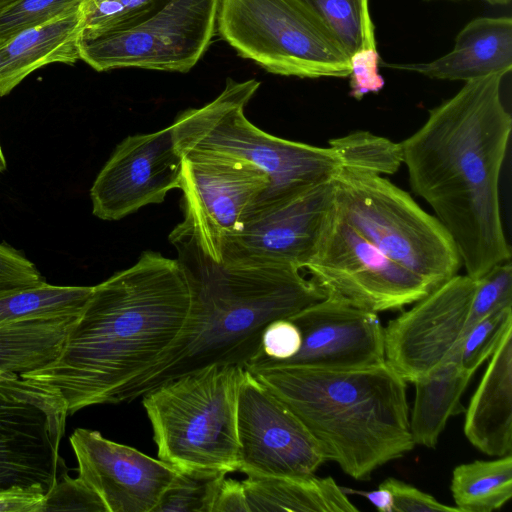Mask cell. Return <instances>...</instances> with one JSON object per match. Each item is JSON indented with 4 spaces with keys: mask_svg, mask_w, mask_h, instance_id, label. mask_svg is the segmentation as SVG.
<instances>
[{
    "mask_svg": "<svg viewBox=\"0 0 512 512\" xmlns=\"http://www.w3.org/2000/svg\"><path fill=\"white\" fill-rule=\"evenodd\" d=\"M302 337L297 325L288 318L267 325L261 340V353L245 368L255 370L277 365L293 357L300 349Z\"/></svg>",
    "mask_w": 512,
    "mask_h": 512,
    "instance_id": "obj_34",
    "label": "cell"
},
{
    "mask_svg": "<svg viewBox=\"0 0 512 512\" xmlns=\"http://www.w3.org/2000/svg\"><path fill=\"white\" fill-rule=\"evenodd\" d=\"M380 485L389 489L393 496V512H460L455 506H448L402 480L390 477Z\"/></svg>",
    "mask_w": 512,
    "mask_h": 512,
    "instance_id": "obj_37",
    "label": "cell"
},
{
    "mask_svg": "<svg viewBox=\"0 0 512 512\" xmlns=\"http://www.w3.org/2000/svg\"><path fill=\"white\" fill-rule=\"evenodd\" d=\"M14 1H16V0H0V10L3 7H5L6 5H8V4H10V3L14 2Z\"/></svg>",
    "mask_w": 512,
    "mask_h": 512,
    "instance_id": "obj_44",
    "label": "cell"
},
{
    "mask_svg": "<svg viewBox=\"0 0 512 512\" xmlns=\"http://www.w3.org/2000/svg\"><path fill=\"white\" fill-rule=\"evenodd\" d=\"M346 494H356L366 498L378 511L393 512V496L389 489L379 485L376 490L362 491L342 487Z\"/></svg>",
    "mask_w": 512,
    "mask_h": 512,
    "instance_id": "obj_41",
    "label": "cell"
},
{
    "mask_svg": "<svg viewBox=\"0 0 512 512\" xmlns=\"http://www.w3.org/2000/svg\"><path fill=\"white\" fill-rule=\"evenodd\" d=\"M169 240L191 287L190 313L175 344L124 392L120 403L208 366L246 368L261 353L262 334L268 324L289 318L326 297L301 270L290 265L213 261L181 223Z\"/></svg>",
    "mask_w": 512,
    "mask_h": 512,
    "instance_id": "obj_3",
    "label": "cell"
},
{
    "mask_svg": "<svg viewBox=\"0 0 512 512\" xmlns=\"http://www.w3.org/2000/svg\"><path fill=\"white\" fill-rule=\"evenodd\" d=\"M473 374L461 367L458 358H452L413 383L415 398L409 426L415 445L436 447L448 419L465 411L461 397Z\"/></svg>",
    "mask_w": 512,
    "mask_h": 512,
    "instance_id": "obj_23",
    "label": "cell"
},
{
    "mask_svg": "<svg viewBox=\"0 0 512 512\" xmlns=\"http://www.w3.org/2000/svg\"><path fill=\"white\" fill-rule=\"evenodd\" d=\"M63 510L107 512L100 498L78 477H70L68 472L61 475L46 494L44 507V512Z\"/></svg>",
    "mask_w": 512,
    "mask_h": 512,
    "instance_id": "obj_35",
    "label": "cell"
},
{
    "mask_svg": "<svg viewBox=\"0 0 512 512\" xmlns=\"http://www.w3.org/2000/svg\"><path fill=\"white\" fill-rule=\"evenodd\" d=\"M182 164L170 125L126 137L91 186L93 215L115 221L144 206L162 203L169 191L180 188Z\"/></svg>",
    "mask_w": 512,
    "mask_h": 512,
    "instance_id": "obj_16",
    "label": "cell"
},
{
    "mask_svg": "<svg viewBox=\"0 0 512 512\" xmlns=\"http://www.w3.org/2000/svg\"><path fill=\"white\" fill-rule=\"evenodd\" d=\"M246 369L212 365L143 394L158 458L178 471H237L238 395Z\"/></svg>",
    "mask_w": 512,
    "mask_h": 512,
    "instance_id": "obj_6",
    "label": "cell"
},
{
    "mask_svg": "<svg viewBox=\"0 0 512 512\" xmlns=\"http://www.w3.org/2000/svg\"><path fill=\"white\" fill-rule=\"evenodd\" d=\"M450 490L460 512H492L512 497V455L456 466Z\"/></svg>",
    "mask_w": 512,
    "mask_h": 512,
    "instance_id": "obj_25",
    "label": "cell"
},
{
    "mask_svg": "<svg viewBox=\"0 0 512 512\" xmlns=\"http://www.w3.org/2000/svg\"><path fill=\"white\" fill-rule=\"evenodd\" d=\"M504 76L493 73L466 81L400 142L412 191L433 209L466 275L475 280L511 260L499 202L512 130L500 95Z\"/></svg>",
    "mask_w": 512,
    "mask_h": 512,
    "instance_id": "obj_2",
    "label": "cell"
},
{
    "mask_svg": "<svg viewBox=\"0 0 512 512\" xmlns=\"http://www.w3.org/2000/svg\"><path fill=\"white\" fill-rule=\"evenodd\" d=\"M464 434L480 452H512V327L503 335L465 409Z\"/></svg>",
    "mask_w": 512,
    "mask_h": 512,
    "instance_id": "obj_21",
    "label": "cell"
},
{
    "mask_svg": "<svg viewBox=\"0 0 512 512\" xmlns=\"http://www.w3.org/2000/svg\"><path fill=\"white\" fill-rule=\"evenodd\" d=\"M340 216L389 259L431 289L457 275V248L440 221L382 175L341 167L335 176Z\"/></svg>",
    "mask_w": 512,
    "mask_h": 512,
    "instance_id": "obj_7",
    "label": "cell"
},
{
    "mask_svg": "<svg viewBox=\"0 0 512 512\" xmlns=\"http://www.w3.org/2000/svg\"><path fill=\"white\" fill-rule=\"evenodd\" d=\"M85 0H16L0 10V43L70 11Z\"/></svg>",
    "mask_w": 512,
    "mask_h": 512,
    "instance_id": "obj_32",
    "label": "cell"
},
{
    "mask_svg": "<svg viewBox=\"0 0 512 512\" xmlns=\"http://www.w3.org/2000/svg\"><path fill=\"white\" fill-rule=\"evenodd\" d=\"M93 286H58L44 280L0 290V325L28 318L78 314Z\"/></svg>",
    "mask_w": 512,
    "mask_h": 512,
    "instance_id": "obj_26",
    "label": "cell"
},
{
    "mask_svg": "<svg viewBox=\"0 0 512 512\" xmlns=\"http://www.w3.org/2000/svg\"><path fill=\"white\" fill-rule=\"evenodd\" d=\"M379 53L376 48L359 50L350 56V96L361 100L368 93H377L385 85L379 74Z\"/></svg>",
    "mask_w": 512,
    "mask_h": 512,
    "instance_id": "obj_36",
    "label": "cell"
},
{
    "mask_svg": "<svg viewBox=\"0 0 512 512\" xmlns=\"http://www.w3.org/2000/svg\"><path fill=\"white\" fill-rule=\"evenodd\" d=\"M242 483L249 512L359 511L330 476H247Z\"/></svg>",
    "mask_w": 512,
    "mask_h": 512,
    "instance_id": "obj_22",
    "label": "cell"
},
{
    "mask_svg": "<svg viewBox=\"0 0 512 512\" xmlns=\"http://www.w3.org/2000/svg\"><path fill=\"white\" fill-rule=\"evenodd\" d=\"M512 327V306L500 308L474 325L464 335L458 361L472 373L496 350L505 332Z\"/></svg>",
    "mask_w": 512,
    "mask_h": 512,
    "instance_id": "obj_30",
    "label": "cell"
},
{
    "mask_svg": "<svg viewBox=\"0 0 512 512\" xmlns=\"http://www.w3.org/2000/svg\"><path fill=\"white\" fill-rule=\"evenodd\" d=\"M41 273L21 252L0 243V290L42 282Z\"/></svg>",
    "mask_w": 512,
    "mask_h": 512,
    "instance_id": "obj_38",
    "label": "cell"
},
{
    "mask_svg": "<svg viewBox=\"0 0 512 512\" xmlns=\"http://www.w3.org/2000/svg\"><path fill=\"white\" fill-rule=\"evenodd\" d=\"M216 27L241 57L270 73L350 74V57L300 0H219Z\"/></svg>",
    "mask_w": 512,
    "mask_h": 512,
    "instance_id": "obj_8",
    "label": "cell"
},
{
    "mask_svg": "<svg viewBox=\"0 0 512 512\" xmlns=\"http://www.w3.org/2000/svg\"><path fill=\"white\" fill-rule=\"evenodd\" d=\"M320 21L343 51L376 48L369 0H300Z\"/></svg>",
    "mask_w": 512,
    "mask_h": 512,
    "instance_id": "obj_27",
    "label": "cell"
},
{
    "mask_svg": "<svg viewBox=\"0 0 512 512\" xmlns=\"http://www.w3.org/2000/svg\"><path fill=\"white\" fill-rule=\"evenodd\" d=\"M506 306H512V265L510 260L496 264L476 279V289L466 332L472 325L490 313Z\"/></svg>",
    "mask_w": 512,
    "mask_h": 512,
    "instance_id": "obj_33",
    "label": "cell"
},
{
    "mask_svg": "<svg viewBox=\"0 0 512 512\" xmlns=\"http://www.w3.org/2000/svg\"><path fill=\"white\" fill-rule=\"evenodd\" d=\"M86 20V0L42 24L0 43V97L35 70L52 63L75 64Z\"/></svg>",
    "mask_w": 512,
    "mask_h": 512,
    "instance_id": "obj_19",
    "label": "cell"
},
{
    "mask_svg": "<svg viewBox=\"0 0 512 512\" xmlns=\"http://www.w3.org/2000/svg\"><path fill=\"white\" fill-rule=\"evenodd\" d=\"M269 186L268 175L248 162L186 153L179 188L183 192L181 224L201 250L220 263L227 243Z\"/></svg>",
    "mask_w": 512,
    "mask_h": 512,
    "instance_id": "obj_12",
    "label": "cell"
},
{
    "mask_svg": "<svg viewBox=\"0 0 512 512\" xmlns=\"http://www.w3.org/2000/svg\"><path fill=\"white\" fill-rule=\"evenodd\" d=\"M163 0H86L82 39L132 24L155 10Z\"/></svg>",
    "mask_w": 512,
    "mask_h": 512,
    "instance_id": "obj_31",
    "label": "cell"
},
{
    "mask_svg": "<svg viewBox=\"0 0 512 512\" xmlns=\"http://www.w3.org/2000/svg\"><path fill=\"white\" fill-rule=\"evenodd\" d=\"M259 86L255 79L227 78L214 100L180 112L170 124L177 150L182 156L210 154L257 166L270 179L259 201L335 178L342 162L334 149L273 136L246 118L245 107Z\"/></svg>",
    "mask_w": 512,
    "mask_h": 512,
    "instance_id": "obj_5",
    "label": "cell"
},
{
    "mask_svg": "<svg viewBox=\"0 0 512 512\" xmlns=\"http://www.w3.org/2000/svg\"><path fill=\"white\" fill-rule=\"evenodd\" d=\"M78 314L28 318L0 325V374H23L53 361Z\"/></svg>",
    "mask_w": 512,
    "mask_h": 512,
    "instance_id": "obj_24",
    "label": "cell"
},
{
    "mask_svg": "<svg viewBox=\"0 0 512 512\" xmlns=\"http://www.w3.org/2000/svg\"><path fill=\"white\" fill-rule=\"evenodd\" d=\"M335 208V178L257 202L227 243L223 259L305 269Z\"/></svg>",
    "mask_w": 512,
    "mask_h": 512,
    "instance_id": "obj_13",
    "label": "cell"
},
{
    "mask_svg": "<svg viewBox=\"0 0 512 512\" xmlns=\"http://www.w3.org/2000/svg\"><path fill=\"white\" fill-rule=\"evenodd\" d=\"M237 437V471L247 476H307L327 461L299 418L248 370L238 395Z\"/></svg>",
    "mask_w": 512,
    "mask_h": 512,
    "instance_id": "obj_15",
    "label": "cell"
},
{
    "mask_svg": "<svg viewBox=\"0 0 512 512\" xmlns=\"http://www.w3.org/2000/svg\"><path fill=\"white\" fill-rule=\"evenodd\" d=\"M441 80L468 81L512 69L511 17H479L457 35L453 49L426 63L386 64Z\"/></svg>",
    "mask_w": 512,
    "mask_h": 512,
    "instance_id": "obj_20",
    "label": "cell"
},
{
    "mask_svg": "<svg viewBox=\"0 0 512 512\" xmlns=\"http://www.w3.org/2000/svg\"><path fill=\"white\" fill-rule=\"evenodd\" d=\"M46 494L39 487L0 489V512H44Z\"/></svg>",
    "mask_w": 512,
    "mask_h": 512,
    "instance_id": "obj_39",
    "label": "cell"
},
{
    "mask_svg": "<svg viewBox=\"0 0 512 512\" xmlns=\"http://www.w3.org/2000/svg\"><path fill=\"white\" fill-rule=\"evenodd\" d=\"M305 269L326 296L375 313L402 309L432 290L366 240L336 207Z\"/></svg>",
    "mask_w": 512,
    "mask_h": 512,
    "instance_id": "obj_10",
    "label": "cell"
},
{
    "mask_svg": "<svg viewBox=\"0 0 512 512\" xmlns=\"http://www.w3.org/2000/svg\"><path fill=\"white\" fill-rule=\"evenodd\" d=\"M191 303L177 259L144 251L131 267L93 286L57 357L19 376L57 395L68 415L118 404L175 344Z\"/></svg>",
    "mask_w": 512,
    "mask_h": 512,
    "instance_id": "obj_1",
    "label": "cell"
},
{
    "mask_svg": "<svg viewBox=\"0 0 512 512\" xmlns=\"http://www.w3.org/2000/svg\"><path fill=\"white\" fill-rule=\"evenodd\" d=\"M5 169H6V160H5L4 154H3L1 146H0V172H3Z\"/></svg>",
    "mask_w": 512,
    "mask_h": 512,
    "instance_id": "obj_42",
    "label": "cell"
},
{
    "mask_svg": "<svg viewBox=\"0 0 512 512\" xmlns=\"http://www.w3.org/2000/svg\"><path fill=\"white\" fill-rule=\"evenodd\" d=\"M227 474L224 470L178 471L154 512H212Z\"/></svg>",
    "mask_w": 512,
    "mask_h": 512,
    "instance_id": "obj_29",
    "label": "cell"
},
{
    "mask_svg": "<svg viewBox=\"0 0 512 512\" xmlns=\"http://www.w3.org/2000/svg\"><path fill=\"white\" fill-rule=\"evenodd\" d=\"M328 144L336 151L344 168L384 176L396 173L403 164L400 142L368 131H354L330 139Z\"/></svg>",
    "mask_w": 512,
    "mask_h": 512,
    "instance_id": "obj_28",
    "label": "cell"
},
{
    "mask_svg": "<svg viewBox=\"0 0 512 512\" xmlns=\"http://www.w3.org/2000/svg\"><path fill=\"white\" fill-rule=\"evenodd\" d=\"M78 478L102 501L107 512H154L178 470L141 451L77 428L69 438Z\"/></svg>",
    "mask_w": 512,
    "mask_h": 512,
    "instance_id": "obj_17",
    "label": "cell"
},
{
    "mask_svg": "<svg viewBox=\"0 0 512 512\" xmlns=\"http://www.w3.org/2000/svg\"><path fill=\"white\" fill-rule=\"evenodd\" d=\"M288 319L300 330L301 347L293 357L271 367L341 370L385 361L378 313L326 296Z\"/></svg>",
    "mask_w": 512,
    "mask_h": 512,
    "instance_id": "obj_18",
    "label": "cell"
},
{
    "mask_svg": "<svg viewBox=\"0 0 512 512\" xmlns=\"http://www.w3.org/2000/svg\"><path fill=\"white\" fill-rule=\"evenodd\" d=\"M490 4H494V5H506L508 4L511 0H484Z\"/></svg>",
    "mask_w": 512,
    "mask_h": 512,
    "instance_id": "obj_43",
    "label": "cell"
},
{
    "mask_svg": "<svg viewBox=\"0 0 512 512\" xmlns=\"http://www.w3.org/2000/svg\"><path fill=\"white\" fill-rule=\"evenodd\" d=\"M212 512H249L243 483L225 478Z\"/></svg>",
    "mask_w": 512,
    "mask_h": 512,
    "instance_id": "obj_40",
    "label": "cell"
},
{
    "mask_svg": "<svg viewBox=\"0 0 512 512\" xmlns=\"http://www.w3.org/2000/svg\"><path fill=\"white\" fill-rule=\"evenodd\" d=\"M67 415L52 392L17 374L0 375V489H53L68 472L59 455Z\"/></svg>",
    "mask_w": 512,
    "mask_h": 512,
    "instance_id": "obj_11",
    "label": "cell"
},
{
    "mask_svg": "<svg viewBox=\"0 0 512 512\" xmlns=\"http://www.w3.org/2000/svg\"><path fill=\"white\" fill-rule=\"evenodd\" d=\"M219 0H163L138 21L81 39L80 57L98 72L119 68L190 71L209 47Z\"/></svg>",
    "mask_w": 512,
    "mask_h": 512,
    "instance_id": "obj_9",
    "label": "cell"
},
{
    "mask_svg": "<svg viewBox=\"0 0 512 512\" xmlns=\"http://www.w3.org/2000/svg\"><path fill=\"white\" fill-rule=\"evenodd\" d=\"M299 418L355 480L402 457L415 443L406 381L386 362L354 369L277 366L248 370Z\"/></svg>",
    "mask_w": 512,
    "mask_h": 512,
    "instance_id": "obj_4",
    "label": "cell"
},
{
    "mask_svg": "<svg viewBox=\"0 0 512 512\" xmlns=\"http://www.w3.org/2000/svg\"><path fill=\"white\" fill-rule=\"evenodd\" d=\"M475 289V279L457 274L383 328L385 361L406 382L459 357Z\"/></svg>",
    "mask_w": 512,
    "mask_h": 512,
    "instance_id": "obj_14",
    "label": "cell"
}]
</instances>
